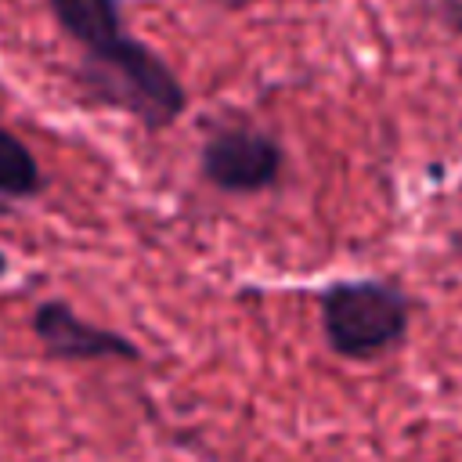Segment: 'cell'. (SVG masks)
<instances>
[{"label": "cell", "instance_id": "6da1fadb", "mask_svg": "<svg viewBox=\"0 0 462 462\" xmlns=\"http://www.w3.org/2000/svg\"><path fill=\"white\" fill-rule=\"evenodd\" d=\"M72 83L83 101L126 112L144 130H166L188 108V94L177 72L130 29H119L94 47H83L72 69Z\"/></svg>", "mask_w": 462, "mask_h": 462}, {"label": "cell", "instance_id": "7a4b0ae2", "mask_svg": "<svg viewBox=\"0 0 462 462\" xmlns=\"http://www.w3.org/2000/svg\"><path fill=\"white\" fill-rule=\"evenodd\" d=\"M321 328L325 339L336 354L365 361L375 354H386L397 346L408 332V296L375 278H350V282H332L321 300Z\"/></svg>", "mask_w": 462, "mask_h": 462}, {"label": "cell", "instance_id": "3957f363", "mask_svg": "<svg viewBox=\"0 0 462 462\" xmlns=\"http://www.w3.org/2000/svg\"><path fill=\"white\" fill-rule=\"evenodd\" d=\"M282 144L256 126H220L206 137L199 170L202 177L227 195H253L278 180Z\"/></svg>", "mask_w": 462, "mask_h": 462}, {"label": "cell", "instance_id": "277c9868", "mask_svg": "<svg viewBox=\"0 0 462 462\" xmlns=\"http://www.w3.org/2000/svg\"><path fill=\"white\" fill-rule=\"evenodd\" d=\"M32 332H36L43 354L58 357V361H101V357L137 361L141 357L134 339L83 321L65 300H43L32 310Z\"/></svg>", "mask_w": 462, "mask_h": 462}, {"label": "cell", "instance_id": "5b68a950", "mask_svg": "<svg viewBox=\"0 0 462 462\" xmlns=\"http://www.w3.org/2000/svg\"><path fill=\"white\" fill-rule=\"evenodd\" d=\"M47 11L79 51L126 29L123 0H47Z\"/></svg>", "mask_w": 462, "mask_h": 462}, {"label": "cell", "instance_id": "8992f818", "mask_svg": "<svg viewBox=\"0 0 462 462\" xmlns=\"http://www.w3.org/2000/svg\"><path fill=\"white\" fill-rule=\"evenodd\" d=\"M43 191V170L29 144L0 123V195L4 199H32Z\"/></svg>", "mask_w": 462, "mask_h": 462}, {"label": "cell", "instance_id": "52a82bcc", "mask_svg": "<svg viewBox=\"0 0 462 462\" xmlns=\"http://www.w3.org/2000/svg\"><path fill=\"white\" fill-rule=\"evenodd\" d=\"M209 4H217V7H224V11H242V7H249V4H256V0H209Z\"/></svg>", "mask_w": 462, "mask_h": 462}, {"label": "cell", "instance_id": "ba28073f", "mask_svg": "<svg viewBox=\"0 0 462 462\" xmlns=\"http://www.w3.org/2000/svg\"><path fill=\"white\" fill-rule=\"evenodd\" d=\"M7 271H11V260H7V256H4V253H0V278H4V274H7Z\"/></svg>", "mask_w": 462, "mask_h": 462}]
</instances>
